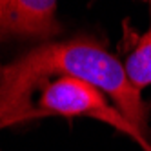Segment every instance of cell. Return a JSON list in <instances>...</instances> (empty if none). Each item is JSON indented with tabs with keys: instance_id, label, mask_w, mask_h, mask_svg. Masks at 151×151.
<instances>
[{
	"instance_id": "cell-5",
	"label": "cell",
	"mask_w": 151,
	"mask_h": 151,
	"mask_svg": "<svg viewBox=\"0 0 151 151\" xmlns=\"http://www.w3.org/2000/svg\"><path fill=\"white\" fill-rule=\"evenodd\" d=\"M149 4H151V0H149Z\"/></svg>"
},
{
	"instance_id": "cell-6",
	"label": "cell",
	"mask_w": 151,
	"mask_h": 151,
	"mask_svg": "<svg viewBox=\"0 0 151 151\" xmlns=\"http://www.w3.org/2000/svg\"><path fill=\"white\" fill-rule=\"evenodd\" d=\"M149 151H151V149H149Z\"/></svg>"
},
{
	"instance_id": "cell-2",
	"label": "cell",
	"mask_w": 151,
	"mask_h": 151,
	"mask_svg": "<svg viewBox=\"0 0 151 151\" xmlns=\"http://www.w3.org/2000/svg\"><path fill=\"white\" fill-rule=\"evenodd\" d=\"M38 113L58 116H91L131 137L144 151L151 149L146 133L137 129L118 111V107L109 102V96L80 78L58 77L57 80L47 82L38 100Z\"/></svg>"
},
{
	"instance_id": "cell-4",
	"label": "cell",
	"mask_w": 151,
	"mask_h": 151,
	"mask_svg": "<svg viewBox=\"0 0 151 151\" xmlns=\"http://www.w3.org/2000/svg\"><path fill=\"white\" fill-rule=\"evenodd\" d=\"M124 69L129 82L138 91L151 86V27L144 33L137 47L127 57Z\"/></svg>"
},
{
	"instance_id": "cell-1",
	"label": "cell",
	"mask_w": 151,
	"mask_h": 151,
	"mask_svg": "<svg viewBox=\"0 0 151 151\" xmlns=\"http://www.w3.org/2000/svg\"><path fill=\"white\" fill-rule=\"evenodd\" d=\"M49 77H75L93 84L137 129L147 131L149 106L129 82L120 60L86 38L40 44L6 66L0 75V124H15L33 115L31 96Z\"/></svg>"
},
{
	"instance_id": "cell-3",
	"label": "cell",
	"mask_w": 151,
	"mask_h": 151,
	"mask_svg": "<svg viewBox=\"0 0 151 151\" xmlns=\"http://www.w3.org/2000/svg\"><path fill=\"white\" fill-rule=\"evenodd\" d=\"M58 0H0V35L47 40L60 31Z\"/></svg>"
}]
</instances>
